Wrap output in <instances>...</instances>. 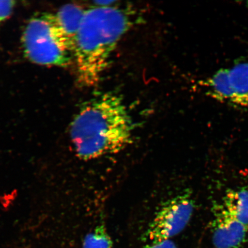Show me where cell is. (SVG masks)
Here are the masks:
<instances>
[{"label": "cell", "mask_w": 248, "mask_h": 248, "mask_svg": "<svg viewBox=\"0 0 248 248\" xmlns=\"http://www.w3.org/2000/svg\"><path fill=\"white\" fill-rule=\"evenodd\" d=\"M212 240L216 248H237L247 240L248 228L235 219L222 203L212 207Z\"/></svg>", "instance_id": "6"}, {"label": "cell", "mask_w": 248, "mask_h": 248, "mask_svg": "<svg viewBox=\"0 0 248 248\" xmlns=\"http://www.w3.org/2000/svg\"><path fill=\"white\" fill-rule=\"evenodd\" d=\"M83 248H113V241L104 225H99L86 235Z\"/></svg>", "instance_id": "9"}, {"label": "cell", "mask_w": 248, "mask_h": 248, "mask_svg": "<svg viewBox=\"0 0 248 248\" xmlns=\"http://www.w3.org/2000/svg\"><path fill=\"white\" fill-rule=\"evenodd\" d=\"M207 95L232 106L248 108V60L221 69L201 83Z\"/></svg>", "instance_id": "4"}, {"label": "cell", "mask_w": 248, "mask_h": 248, "mask_svg": "<svg viewBox=\"0 0 248 248\" xmlns=\"http://www.w3.org/2000/svg\"><path fill=\"white\" fill-rule=\"evenodd\" d=\"M133 133L132 120L123 98L111 92L85 102L70 127L77 156L85 160L120 153L132 143Z\"/></svg>", "instance_id": "1"}, {"label": "cell", "mask_w": 248, "mask_h": 248, "mask_svg": "<svg viewBox=\"0 0 248 248\" xmlns=\"http://www.w3.org/2000/svg\"><path fill=\"white\" fill-rule=\"evenodd\" d=\"M145 248H178L172 240H166L159 242L151 243Z\"/></svg>", "instance_id": "11"}, {"label": "cell", "mask_w": 248, "mask_h": 248, "mask_svg": "<svg viewBox=\"0 0 248 248\" xmlns=\"http://www.w3.org/2000/svg\"><path fill=\"white\" fill-rule=\"evenodd\" d=\"M247 6L248 7V1H247Z\"/></svg>", "instance_id": "13"}, {"label": "cell", "mask_w": 248, "mask_h": 248, "mask_svg": "<svg viewBox=\"0 0 248 248\" xmlns=\"http://www.w3.org/2000/svg\"><path fill=\"white\" fill-rule=\"evenodd\" d=\"M24 53L34 63L66 67L70 63L74 46L55 16L37 14L31 18L22 36Z\"/></svg>", "instance_id": "3"}, {"label": "cell", "mask_w": 248, "mask_h": 248, "mask_svg": "<svg viewBox=\"0 0 248 248\" xmlns=\"http://www.w3.org/2000/svg\"><path fill=\"white\" fill-rule=\"evenodd\" d=\"M115 2L114 1H95L96 4L99 6V7H110L113 3Z\"/></svg>", "instance_id": "12"}, {"label": "cell", "mask_w": 248, "mask_h": 248, "mask_svg": "<svg viewBox=\"0 0 248 248\" xmlns=\"http://www.w3.org/2000/svg\"><path fill=\"white\" fill-rule=\"evenodd\" d=\"M15 6L14 1H0V24L10 16Z\"/></svg>", "instance_id": "10"}, {"label": "cell", "mask_w": 248, "mask_h": 248, "mask_svg": "<svg viewBox=\"0 0 248 248\" xmlns=\"http://www.w3.org/2000/svg\"><path fill=\"white\" fill-rule=\"evenodd\" d=\"M222 200V204L226 210L248 228V189H228Z\"/></svg>", "instance_id": "7"}, {"label": "cell", "mask_w": 248, "mask_h": 248, "mask_svg": "<svg viewBox=\"0 0 248 248\" xmlns=\"http://www.w3.org/2000/svg\"><path fill=\"white\" fill-rule=\"evenodd\" d=\"M85 11L79 5L69 4L62 7L55 14L59 24L74 46Z\"/></svg>", "instance_id": "8"}, {"label": "cell", "mask_w": 248, "mask_h": 248, "mask_svg": "<svg viewBox=\"0 0 248 248\" xmlns=\"http://www.w3.org/2000/svg\"><path fill=\"white\" fill-rule=\"evenodd\" d=\"M133 23L128 8L110 6L86 10L73 51L80 84L92 86L100 82L118 43Z\"/></svg>", "instance_id": "2"}, {"label": "cell", "mask_w": 248, "mask_h": 248, "mask_svg": "<svg viewBox=\"0 0 248 248\" xmlns=\"http://www.w3.org/2000/svg\"><path fill=\"white\" fill-rule=\"evenodd\" d=\"M194 201L190 192H184L167 201L157 211L145 236L151 243L170 240L184 230L193 216Z\"/></svg>", "instance_id": "5"}]
</instances>
